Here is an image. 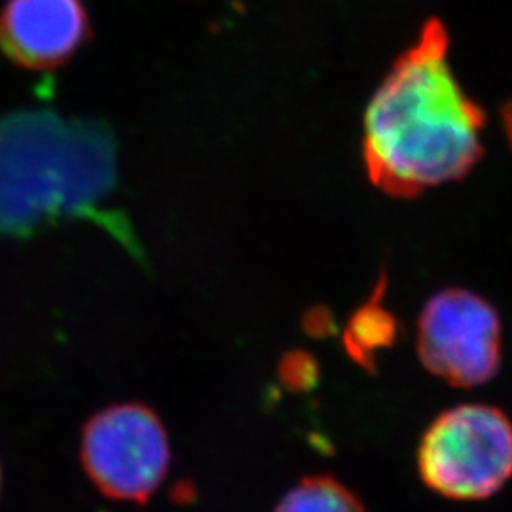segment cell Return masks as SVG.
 <instances>
[{
	"label": "cell",
	"instance_id": "8992f818",
	"mask_svg": "<svg viewBox=\"0 0 512 512\" xmlns=\"http://www.w3.org/2000/svg\"><path fill=\"white\" fill-rule=\"evenodd\" d=\"M90 38L82 0H6L0 10V52L29 71L65 65Z\"/></svg>",
	"mask_w": 512,
	"mask_h": 512
},
{
	"label": "cell",
	"instance_id": "3957f363",
	"mask_svg": "<svg viewBox=\"0 0 512 512\" xmlns=\"http://www.w3.org/2000/svg\"><path fill=\"white\" fill-rule=\"evenodd\" d=\"M421 482L452 501H482L512 478V421L501 408L469 403L439 414L418 446Z\"/></svg>",
	"mask_w": 512,
	"mask_h": 512
},
{
	"label": "cell",
	"instance_id": "ba28073f",
	"mask_svg": "<svg viewBox=\"0 0 512 512\" xmlns=\"http://www.w3.org/2000/svg\"><path fill=\"white\" fill-rule=\"evenodd\" d=\"M274 512H366V507L338 478L313 475L296 482Z\"/></svg>",
	"mask_w": 512,
	"mask_h": 512
},
{
	"label": "cell",
	"instance_id": "6da1fadb",
	"mask_svg": "<svg viewBox=\"0 0 512 512\" xmlns=\"http://www.w3.org/2000/svg\"><path fill=\"white\" fill-rule=\"evenodd\" d=\"M448 44L444 23L429 19L368 103L366 173L393 198L459 181L484 154L486 116L452 73Z\"/></svg>",
	"mask_w": 512,
	"mask_h": 512
},
{
	"label": "cell",
	"instance_id": "9c48e42d",
	"mask_svg": "<svg viewBox=\"0 0 512 512\" xmlns=\"http://www.w3.org/2000/svg\"><path fill=\"white\" fill-rule=\"evenodd\" d=\"M277 374H279L281 384L296 393H306V391L315 389L319 385V378H321L317 359L304 349L287 351L279 361Z\"/></svg>",
	"mask_w": 512,
	"mask_h": 512
},
{
	"label": "cell",
	"instance_id": "7a4b0ae2",
	"mask_svg": "<svg viewBox=\"0 0 512 512\" xmlns=\"http://www.w3.org/2000/svg\"><path fill=\"white\" fill-rule=\"evenodd\" d=\"M118 183L109 124L50 109L0 116V236L29 238L63 220L93 219L129 247L103 207Z\"/></svg>",
	"mask_w": 512,
	"mask_h": 512
},
{
	"label": "cell",
	"instance_id": "52a82bcc",
	"mask_svg": "<svg viewBox=\"0 0 512 512\" xmlns=\"http://www.w3.org/2000/svg\"><path fill=\"white\" fill-rule=\"evenodd\" d=\"M385 289L387 275L382 274L370 298L353 311L342 334V342L349 359L366 372L376 370L378 353L393 348L401 336L399 319L393 311L385 308Z\"/></svg>",
	"mask_w": 512,
	"mask_h": 512
},
{
	"label": "cell",
	"instance_id": "277c9868",
	"mask_svg": "<svg viewBox=\"0 0 512 512\" xmlns=\"http://www.w3.org/2000/svg\"><path fill=\"white\" fill-rule=\"evenodd\" d=\"M80 459L93 486L105 497L145 505L164 484L171 444L152 408L114 404L86 423Z\"/></svg>",
	"mask_w": 512,
	"mask_h": 512
},
{
	"label": "cell",
	"instance_id": "7c38bea8",
	"mask_svg": "<svg viewBox=\"0 0 512 512\" xmlns=\"http://www.w3.org/2000/svg\"><path fill=\"white\" fill-rule=\"evenodd\" d=\"M0 484H2V471H0Z\"/></svg>",
	"mask_w": 512,
	"mask_h": 512
},
{
	"label": "cell",
	"instance_id": "8fae6325",
	"mask_svg": "<svg viewBox=\"0 0 512 512\" xmlns=\"http://www.w3.org/2000/svg\"><path fill=\"white\" fill-rule=\"evenodd\" d=\"M503 126H505L512 147V101L503 107Z\"/></svg>",
	"mask_w": 512,
	"mask_h": 512
},
{
	"label": "cell",
	"instance_id": "5b68a950",
	"mask_svg": "<svg viewBox=\"0 0 512 512\" xmlns=\"http://www.w3.org/2000/svg\"><path fill=\"white\" fill-rule=\"evenodd\" d=\"M416 348L421 365L446 384H488L501 368V317L480 294L459 287L444 289L421 310Z\"/></svg>",
	"mask_w": 512,
	"mask_h": 512
},
{
	"label": "cell",
	"instance_id": "30bf717a",
	"mask_svg": "<svg viewBox=\"0 0 512 512\" xmlns=\"http://www.w3.org/2000/svg\"><path fill=\"white\" fill-rule=\"evenodd\" d=\"M302 327L313 338H329V336L336 334L334 315L325 306H315V308L306 311Z\"/></svg>",
	"mask_w": 512,
	"mask_h": 512
}]
</instances>
